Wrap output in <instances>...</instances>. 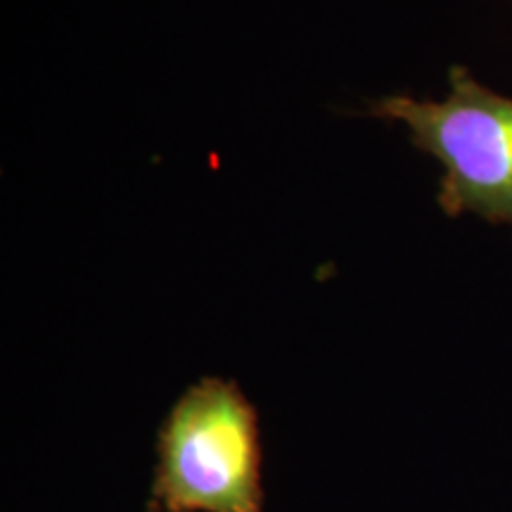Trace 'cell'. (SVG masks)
Wrapping results in <instances>:
<instances>
[{"instance_id": "6da1fadb", "label": "cell", "mask_w": 512, "mask_h": 512, "mask_svg": "<svg viewBox=\"0 0 512 512\" xmlns=\"http://www.w3.org/2000/svg\"><path fill=\"white\" fill-rule=\"evenodd\" d=\"M150 503L166 512H264L259 418L238 382L202 377L169 408Z\"/></svg>"}, {"instance_id": "7a4b0ae2", "label": "cell", "mask_w": 512, "mask_h": 512, "mask_svg": "<svg viewBox=\"0 0 512 512\" xmlns=\"http://www.w3.org/2000/svg\"><path fill=\"white\" fill-rule=\"evenodd\" d=\"M368 112L399 121L411 143L441 164L437 202L446 216L475 214L512 228V98L456 64L444 100L387 95Z\"/></svg>"}, {"instance_id": "3957f363", "label": "cell", "mask_w": 512, "mask_h": 512, "mask_svg": "<svg viewBox=\"0 0 512 512\" xmlns=\"http://www.w3.org/2000/svg\"><path fill=\"white\" fill-rule=\"evenodd\" d=\"M147 512H166V510L159 508V505H155V503H150L147 505Z\"/></svg>"}]
</instances>
